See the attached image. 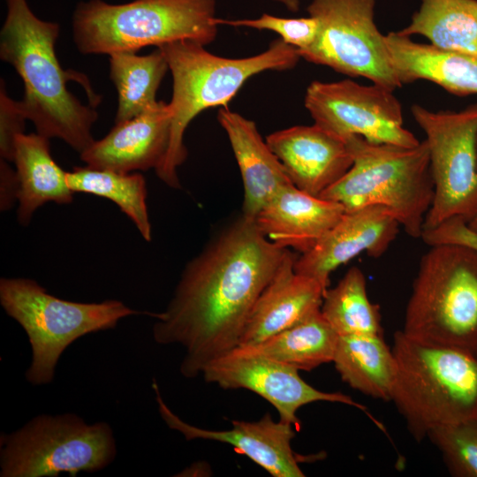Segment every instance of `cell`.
I'll return each mask as SVG.
<instances>
[{
  "mask_svg": "<svg viewBox=\"0 0 477 477\" xmlns=\"http://www.w3.org/2000/svg\"><path fill=\"white\" fill-rule=\"evenodd\" d=\"M287 252L241 213L187 262L166 309L155 314L153 327L156 343L185 348L182 375H201L208 364L238 346L254 303Z\"/></svg>",
  "mask_w": 477,
  "mask_h": 477,
  "instance_id": "cell-1",
  "label": "cell"
},
{
  "mask_svg": "<svg viewBox=\"0 0 477 477\" xmlns=\"http://www.w3.org/2000/svg\"><path fill=\"white\" fill-rule=\"evenodd\" d=\"M7 14L0 32V57L21 78L19 101L37 133L58 138L82 153L95 141V106L85 105L68 90L67 82L80 73L62 69L55 51L57 23L39 19L26 0H5Z\"/></svg>",
  "mask_w": 477,
  "mask_h": 477,
  "instance_id": "cell-2",
  "label": "cell"
},
{
  "mask_svg": "<svg viewBox=\"0 0 477 477\" xmlns=\"http://www.w3.org/2000/svg\"><path fill=\"white\" fill-rule=\"evenodd\" d=\"M172 77V112L168 150L157 177L173 189L181 187L177 169L187 156L184 134L190 122L201 111L226 107L251 77L265 71L292 69L301 58L296 48L278 38L261 53L242 58L212 54L193 41L162 45Z\"/></svg>",
  "mask_w": 477,
  "mask_h": 477,
  "instance_id": "cell-3",
  "label": "cell"
},
{
  "mask_svg": "<svg viewBox=\"0 0 477 477\" xmlns=\"http://www.w3.org/2000/svg\"><path fill=\"white\" fill-rule=\"evenodd\" d=\"M390 401L416 442L435 428L477 418V354L394 334Z\"/></svg>",
  "mask_w": 477,
  "mask_h": 477,
  "instance_id": "cell-4",
  "label": "cell"
},
{
  "mask_svg": "<svg viewBox=\"0 0 477 477\" xmlns=\"http://www.w3.org/2000/svg\"><path fill=\"white\" fill-rule=\"evenodd\" d=\"M216 0L80 2L72 15V37L84 55L137 52L178 41L204 46L216 38Z\"/></svg>",
  "mask_w": 477,
  "mask_h": 477,
  "instance_id": "cell-5",
  "label": "cell"
},
{
  "mask_svg": "<svg viewBox=\"0 0 477 477\" xmlns=\"http://www.w3.org/2000/svg\"><path fill=\"white\" fill-rule=\"evenodd\" d=\"M345 140L353 163L319 197L341 204L345 212L382 206L408 236L420 238L435 193L427 142L405 148L372 143L357 135Z\"/></svg>",
  "mask_w": 477,
  "mask_h": 477,
  "instance_id": "cell-6",
  "label": "cell"
},
{
  "mask_svg": "<svg viewBox=\"0 0 477 477\" xmlns=\"http://www.w3.org/2000/svg\"><path fill=\"white\" fill-rule=\"evenodd\" d=\"M401 330L477 354L476 250L458 244L430 246L420 260Z\"/></svg>",
  "mask_w": 477,
  "mask_h": 477,
  "instance_id": "cell-7",
  "label": "cell"
},
{
  "mask_svg": "<svg viewBox=\"0 0 477 477\" xmlns=\"http://www.w3.org/2000/svg\"><path fill=\"white\" fill-rule=\"evenodd\" d=\"M0 303L6 314L27 335L32 361L26 372L34 385L50 383L64 351L80 337L113 329L132 314H146L108 299L99 303L74 302L49 294L36 281L28 278H1Z\"/></svg>",
  "mask_w": 477,
  "mask_h": 477,
  "instance_id": "cell-8",
  "label": "cell"
},
{
  "mask_svg": "<svg viewBox=\"0 0 477 477\" xmlns=\"http://www.w3.org/2000/svg\"><path fill=\"white\" fill-rule=\"evenodd\" d=\"M117 445L106 422L87 424L74 413L39 415L0 436L1 477H71L113 462Z\"/></svg>",
  "mask_w": 477,
  "mask_h": 477,
  "instance_id": "cell-9",
  "label": "cell"
},
{
  "mask_svg": "<svg viewBox=\"0 0 477 477\" xmlns=\"http://www.w3.org/2000/svg\"><path fill=\"white\" fill-rule=\"evenodd\" d=\"M414 120L426 134L434 199L423 231L477 216V103L463 110L434 112L414 104Z\"/></svg>",
  "mask_w": 477,
  "mask_h": 477,
  "instance_id": "cell-10",
  "label": "cell"
},
{
  "mask_svg": "<svg viewBox=\"0 0 477 477\" xmlns=\"http://www.w3.org/2000/svg\"><path fill=\"white\" fill-rule=\"evenodd\" d=\"M375 8V0H312L307 10L319 30L311 46L298 50L300 57L392 91L401 87Z\"/></svg>",
  "mask_w": 477,
  "mask_h": 477,
  "instance_id": "cell-11",
  "label": "cell"
},
{
  "mask_svg": "<svg viewBox=\"0 0 477 477\" xmlns=\"http://www.w3.org/2000/svg\"><path fill=\"white\" fill-rule=\"evenodd\" d=\"M393 92L351 80H314L304 104L314 124L344 140L357 135L372 143L416 147L420 141L404 127L402 107Z\"/></svg>",
  "mask_w": 477,
  "mask_h": 477,
  "instance_id": "cell-12",
  "label": "cell"
},
{
  "mask_svg": "<svg viewBox=\"0 0 477 477\" xmlns=\"http://www.w3.org/2000/svg\"><path fill=\"white\" fill-rule=\"evenodd\" d=\"M201 375L206 382L216 383L222 389H245L256 393L275 407L279 420L292 425L297 430L300 426L298 410L318 401L356 407L382 428L365 405L348 395L322 391L303 380L298 369L268 358L250 347L237 346L208 364Z\"/></svg>",
  "mask_w": 477,
  "mask_h": 477,
  "instance_id": "cell-13",
  "label": "cell"
},
{
  "mask_svg": "<svg viewBox=\"0 0 477 477\" xmlns=\"http://www.w3.org/2000/svg\"><path fill=\"white\" fill-rule=\"evenodd\" d=\"M399 223L384 207L372 205L345 212L307 253L297 256V273L317 280L328 289L329 275L355 256L379 258L395 240Z\"/></svg>",
  "mask_w": 477,
  "mask_h": 477,
  "instance_id": "cell-14",
  "label": "cell"
},
{
  "mask_svg": "<svg viewBox=\"0 0 477 477\" xmlns=\"http://www.w3.org/2000/svg\"><path fill=\"white\" fill-rule=\"evenodd\" d=\"M158 411L166 425L187 441L203 439L227 443L246 455L273 477H303L300 458L292 449L293 426L274 420L269 413L257 421L232 420L227 430H210L193 426L176 415L163 400L153 382Z\"/></svg>",
  "mask_w": 477,
  "mask_h": 477,
  "instance_id": "cell-15",
  "label": "cell"
},
{
  "mask_svg": "<svg viewBox=\"0 0 477 477\" xmlns=\"http://www.w3.org/2000/svg\"><path fill=\"white\" fill-rule=\"evenodd\" d=\"M265 140L292 183L314 196L338 181L353 163L347 141L315 124L279 130Z\"/></svg>",
  "mask_w": 477,
  "mask_h": 477,
  "instance_id": "cell-16",
  "label": "cell"
},
{
  "mask_svg": "<svg viewBox=\"0 0 477 477\" xmlns=\"http://www.w3.org/2000/svg\"><path fill=\"white\" fill-rule=\"evenodd\" d=\"M172 112L159 101L142 114L115 124L109 133L80 153L88 166L119 172L156 170L168 150Z\"/></svg>",
  "mask_w": 477,
  "mask_h": 477,
  "instance_id": "cell-17",
  "label": "cell"
},
{
  "mask_svg": "<svg viewBox=\"0 0 477 477\" xmlns=\"http://www.w3.org/2000/svg\"><path fill=\"white\" fill-rule=\"evenodd\" d=\"M296 258L288 250L274 277L254 303L238 346H254L320 311L327 289L317 280L297 273Z\"/></svg>",
  "mask_w": 477,
  "mask_h": 477,
  "instance_id": "cell-18",
  "label": "cell"
},
{
  "mask_svg": "<svg viewBox=\"0 0 477 477\" xmlns=\"http://www.w3.org/2000/svg\"><path fill=\"white\" fill-rule=\"evenodd\" d=\"M344 213L341 204L311 195L292 184L264 206L254 221L271 242L304 254L313 248Z\"/></svg>",
  "mask_w": 477,
  "mask_h": 477,
  "instance_id": "cell-19",
  "label": "cell"
},
{
  "mask_svg": "<svg viewBox=\"0 0 477 477\" xmlns=\"http://www.w3.org/2000/svg\"><path fill=\"white\" fill-rule=\"evenodd\" d=\"M216 117L240 170L244 188L241 213L254 219L264 206L292 183L253 120L227 106L221 107Z\"/></svg>",
  "mask_w": 477,
  "mask_h": 477,
  "instance_id": "cell-20",
  "label": "cell"
},
{
  "mask_svg": "<svg viewBox=\"0 0 477 477\" xmlns=\"http://www.w3.org/2000/svg\"><path fill=\"white\" fill-rule=\"evenodd\" d=\"M385 41L402 85L426 80L458 96L477 94V54L419 43L398 31Z\"/></svg>",
  "mask_w": 477,
  "mask_h": 477,
  "instance_id": "cell-21",
  "label": "cell"
},
{
  "mask_svg": "<svg viewBox=\"0 0 477 477\" xmlns=\"http://www.w3.org/2000/svg\"><path fill=\"white\" fill-rule=\"evenodd\" d=\"M49 139L39 133H20L15 141L13 163L19 179L17 219L19 224H29L34 213L43 204H70L73 192L70 189L66 171L50 154Z\"/></svg>",
  "mask_w": 477,
  "mask_h": 477,
  "instance_id": "cell-22",
  "label": "cell"
},
{
  "mask_svg": "<svg viewBox=\"0 0 477 477\" xmlns=\"http://www.w3.org/2000/svg\"><path fill=\"white\" fill-rule=\"evenodd\" d=\"M332 362L352 389L390 401L397 367L392 348L382 335L338 336Z\"/></svg>",
  "mask_w": 477,
  "mask_h": 477,
  "instance_id": "cell-23",
  "label": "cell"
},
{
  "mask_svg": "<svg viewBox=\"0 0 477 477\" xmlns=\"http://www.w3.org/2000/svg\"><path fill=\"white\" fill-rule=\"evenodd\" d=\"M110 79L117 93L115 124L132 119L155 106L156 92L169 70L163 52L148 55L117 51L109 55Z\"/></svg>",
  "mask_w": 477,
  "mask_h": 477,
  "instance_id": "cell-24",
  "label": "cell"
},
{
  "mask_svg": "<svg viewBox=\"0 0 477 477\" xmlns=\"http://www.w3.org/2000/svg\"><path fill=\"white\" fill-rule=\"evenodd\" d=\"M398 32L422 35L441 49L477 54V0H421Z\"/></svg>",
  "mask_w": 477,
  "mask_h": 477,
  "instance_id": "cell-25",
  "label": "cell"
},
{
  "mask_svg": "<svg viewBox=\"0 0 477 477\" xmlns=\"http://www.w3.org/2000/svg\"><path fill=\"white\" fill-rule=\"evenodd\" d=\"M338 335L320 311L254 346H246L296 369L310 371L332 362Z\"/></svg>",
  "mask_w": 477,
  "mask_h": 477,
  "instance_id": "cell-26",
  "label": "cell"
},
{
  "mask_svg": "<svg viewBox=\"0 0 477 477\" xmlns=\"http://www.w3.org/2000/svg\"><path fill=\"white\" fill-rule=\"evenodd\" d=\"M73 193H85L113 201L134 223L146 241L152 238L147 206V183L140 173L119 172L88 165L66 173Z\"/></svg>",
  "mask_w": 477,
  "mask_h": 477,
  "instance_id": "cell-27",
  "label": "cell"
},
{
  "mask_svg": "<svg viewBox=\"0 0 477 477\" xmlns=\"http://www.w3.org/2000/svg\"><path fill=\"white\" fill-rule=\"evenodd\" d=\"M321 313L338 336L382 335L379 306L370 301L365 275L358 267L326 290Z\"/></svg>",
  "mask_w": 477,
  "mask_h": 477,
  "instance_id": "cell-28",
  "label": "cell"
},
{
  "mask_svg": "<svg viewBox=\"0 0 477 477\" xmlns=\"http://www.w3.org/2000/svg\"><path fill=\"white\" fill-rule=\"evenodd\" d=\"M427 438L452 476L477 477V418L438 426Z\"/></svg>",
  "mask_w": 477,
  "mask_h": 477,
  "instance_id": "cell-29",
  "label": "cell"
},
{
  "mask_svg": "<svg viewBox=\"0 0 477 477\" xmlns=\"http://www.w3.org/2000/svg\"><path fill=\"white\" fill-rule=\"evenodd\" d=\"M216 23L218 26L227 25L274 32L285 43L298 50L311 46L319 30L318 20L309 15L303 18H284L263 13L255 19H223L216 18Z\"/></svg>",
  "mask_w": 477,
  "mask_h": 477,
  "instance_id": "cell-30",
  "label": "cell"
},
{
  "mask_svg": "<svg viewBox=\"0 0 477 477\" xmlns=\"http://www.w3.org/2000/svg\"><path fill=\"white\" fill-rule=\"evenodd\" d=\"M26 120L27 119L19 101H14L8 95L2 80L0 87L1 158L13 163L16 138L24 132Z\"/></svg>",
  "mask_w": 477,
  "mask_h": 477,
  "instance_id": "cell-31",
  "label": "cell"
},
{
  "mask_svg": "<svg viewBox=\"0 0 477 477\" xmlns=\"http://www.w3.org/2000/svg\"><path fill=\"white\" fill-rule=\"evenodd\" d=\"M420 238L429 246L439 244H458L477 251V231L459 217L444 221L435 228L422 231Z\"/></svg>",
  "mask_w": 477,
  "mask_h": 477,
  "instance_id": "cell-32",
  "label": "cell"
},
{
  "mask_svg": "<svg viewBox=\"0 0 477 477\" xmlns=\"http://www.w3.org/2000/svg\"><path fill=\"white\" fill-rule=\"evenodd\" d=\"M9 162L0 160V209L8 211L18 201L19 179L16 170H13Z\"/></svg>",
  "mask_w": 477,
  "mask_h": 477,
  "instance_id": "cell-33",
  "label": "cell"
},
{
  "mask_svg": "<svg viewBox=\"0 0 477 477\" xmlns=\"http://www.w3.org/2000/svg\"><path fill=\"white\" fill-rule=\"evenodd\" d=\"M272 1L282 4L288 11H290L292 12L299 11V7H300V1L299 0H272Z\"/></svg>",
  "mask_w": 477,
  "mask_h": 477,
  "instance_id": "cell-34",
  "label": "cell"
},
{
  "mask_svg": "<svg viewBox=\"0 0 477 477\" xmlns=\"http://www.w3.org/2000/svg\"><path fill=\"white\" fill-rule=\"evenodd\" d=\"M468 225L471 229L477 231V216L468 223Z\"/></svg>",
  "mask_w": 477,
  "mask_h": 477,
  "instance_id": "cell-35",
  "label": "cell"
}]
</instances>
